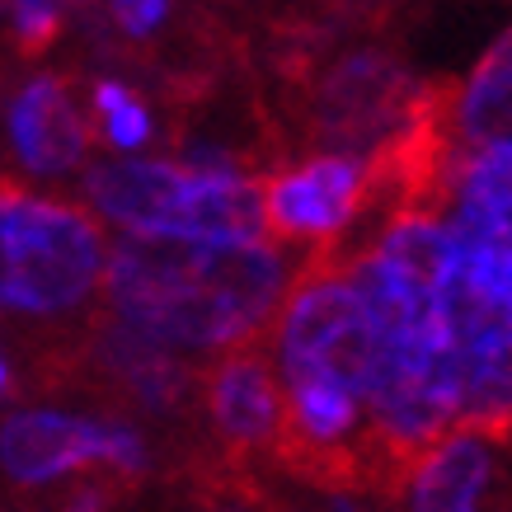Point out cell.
<instances>
[{"label": "cell", "instance_id": "cell-1", "mask_svg": "<svg viewBox=\"0 0 512 512\" xmlns=\"http://www.w3.org/2000/svg\"><path fill=\"white\" fill-rule=\"evenodd\" d=\"M113 325L165 353L240 348L278 315L287 264L264 240L123 231L104 254Z\"/></svg>", "mask_w": 512, "mask_h": 512}, {"label": "cell", "instance_id": "cell-2", "mask_svg": "<svg viewBox=\"0 0 512 512\" xmlns=\"http://www.w3.org/2000/svg\"><path fill=\"white\" fill-rule=\"evenodd\" d=\"M85 198L99 217L146 235H207L264 240V184L235 170L170 165V160H109L85 174Z\"/></svg>", "mask_w": 512, "mask_h": 512}, {"label": "cell", "instance_id": "cell-3", "mask_svg": "<svg viewBox=\"0 0 512 512\" xmlns=\"http://www.w3.org/2000/svg\"><path fill=\"white\" fill-rule=\"evenodd\" d=\"M104 254L90 212L0 179V311L71 315L104 278Z\"/></svg>", "mask_w": 512, "mask_h": 512}, {"label": "cell", "instance_id": "cell-4", "mask_svg": "<svg viewBox=\"0 0 512 512\" xmlns=\"http://www.w3.org/2000/svg\"><path fill=\"white\" fill-rule=\"evenodd\" d=\"M278 367L282 376H325L357 395L362 409H372L395 367V343L367 311L348 273L325 259H311L282 306Z\"/></svg>", "mask_w": 512, "mask_h": 512}, {"label": "cell", "instance_id": "cell-5", "mask_svg": "<svg viewBox=\"0 0 512 512\" xmlns=\"http://www.w3.org/2000/svg\"><path fill=\"white\" fill-rule=\"evenodd\" d=\"M0 466L19 484L62 480L85 466H113L123 475H137L146 466V447L123 423L71 419L57 409H24L0 428Z\"/></svg>", "mask_w": 512, "mask_h": 512}, {"label": "cell", "instance_id": "cell-6", "mask_svg": "<svg viewBox=\"0 0 512 512\" xmlns=\"http://www.w3.org/2000/svg\"><path fill=\"white\" fill-rule=\"evenodd\" d=\"M367 184V160L353 156H315L292 174H278L264 184V217L268 231L278 235H334L357 217Z\"/></svg>", "mask_w": 512, "mask_h": 512}, {"label": "cell", "instance_id": "cell-7", "mask_svg": "<svg viewBox=\"0 0 512 512\" xmlns=\"http://www.w3.org/2000/svg\"><path fill=\"white\" fill-rule=\"evenodd\" d=\"M94 141L85 123L71 80L66 76H33L10 104V146L33 174H66L76 170Z\"/></svg>", "mask_w": 512, "mask_h": 512}, {"label": "cell", "instance_id": "cell-8", "mask_svg": "<svg viewBox=\"0 0 512 512\" xmlns=\"http://www.w3.org/2000/svg\"><path fill=\"white\" fill-rule=\"evenodd\" d=\"M207 414L231 451H254L278 437L282 390L259 348H240L217 362V372L207 376Z\"/></svg>", "mask_w": 512, "mask_h": 512}, {"label": "cell", "instance_id": "cell-9", "mask_svg": "<svg viewBox=\"0 0 512 512\" xmlns=\"http://www.w3.org/2000/svg\"><path fill=\"white\" fill-rule=\"evenodd\" d=\"M442 132L456 151L512 146V33H503L484 52V62L475 66L466 90L456 94L451 113H442Z\"/></svg>", "mask_w": 512, "mask_h": 512}, {"label": "cell", "instance_id": "cell-10", "mask_svg": "<svg viewBox=\"0 0 512 512\" xmlns=\"http://www.w3.org/2000/svg\"><path fill=\"white\" fill-rule=\"evenodd\" d=\"M409 480V512H480V494L489 484V447L480 433L451 428L423 451Z\"/></svg>", "mask_w": 512, "mask_h": 512}, {"label": "cell", "instance_id": "cell-11", "mask_svg": "<svg viewBox=\"0 0 512 512\" xmlns=\"http://www.w3.org/2000/svg\"><path fill=\"white\" fill-rule=\"evenodd\" d=\"M94 113H99V132L118 151H137L141 141L151 137V113L137 94L118 85V80H99L94 85Z\"/></svg>", "mask_w": 512, "mask_h": 512}, {"label": "cell", "instance_id": "cell-12", "mask_svg": "<svg viewBox=\"0 0 512 512\" xmlns=\"http://www.w3.org/2000/svg\"><path fill=\"white\" fill-rule=\"evenodd\" d=\"M10 24H15V47L24 57H38L57 43L62 33V5L57 0H10Z\"/></svg>", "mask_w": 512, "mask_h": 512}, {"label": "cell", "instance_id": "cell-13", "mask_svg": "<svg viewBox=\"0 0 512 512\" xmlns=\"http://www.w3.org/2000/svg\"><path fill=\"white\" fill-rule=\"evenodd\" d=\"M170 15V0H113V24L127 33V38H146L156 33Z\"/></svg>", "mask_w": 512, "mask_h": 512}, {"label": "cell", "instance_id": "cell-14", "mask_svg": "<svg viewBox=\"0 0 512 512\" xmlns=\"http://www.w3.org/2000/svg\"><path fill=\"white\" fill-rule=\"evenodd\" d=\"M5 386H10V372H5V362H0V395H5Z\"/></svg>", "mask_w": 512, "mask_h": 512}]
</instances>
